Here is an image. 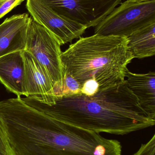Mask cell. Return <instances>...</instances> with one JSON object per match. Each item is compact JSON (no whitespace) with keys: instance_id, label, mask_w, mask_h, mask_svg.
I'll use <instances>...</instances> for the list:
<instances>
[{"instance_id":"obj_2","label":"cell","mask_w":155,"mask_h":155,"mask_svg":"<svg viewBox=\"0 0 155 155\" xmlns=\"http://www.w3.org/2000/svg\"><path fill=\"white\" fill-rule=\"evenodd\" d=\"M127 37L94 34L80 37L62 52L63 75L80 84L94 79L99 90L123 83L127 66L134 59L127 47Z\"/></svg>"},{"instance_id":"obj_12","label":"cell","mask_w":155,"mask_h":155,"mask_svg":"<svg viewBox=\"0 0 155 155\" xmlns=\"http://www.w3.org/2000/svg\"><path fill=\"white\" fill-rule=\"evenodd\" d=\"M81 88L80 84L72 76L69 74H64L62 87L58 97L82 93Z\"/></svg>"},{"instance_id":"obj_15","label":"cell","mask_w":155,"mask_h":155,"mask_svg":"<svg viewBox=\"0 0 155 155\" xmlns=\"http://www.w3.org/2000/svg\"><path fill=\"white\" fill-rule=\"evenodd\" d=\"M99 84L94 79L86 81L81 88V93L88 96L93 95L99 91Z\"/></svg>"},{"instance_id":"obj_5","label":"cell","mask_w":155,"mask_h":155,"mask_svg":"<svg viewBox=\"0 0 155 155\" xmlns=\"http://www.w3.org/2000/svg\"><path fill=\"white\" fill-rule=\"evenodd\" d=\"M63 17L88 28L95 27L123 0H40Z\"/></svg>"},{"instance_id":"obj_10","label":"cell","mask_w":155,"mask_h":155,"mask_svg":"<svg viewBox=\"0 0 155 155\" xmlns=\"http://www.w3.org/2000/svg\"><path fill=\"white\" fill-rule=\"evenodd\" d=\"M126 80L129 89L143 110L155 118V73L135 74L127 69Z\"/></svg>"},{"instance_id":"obj_11","label":"cell","mask_w":155,"mask_h":155,"mask_svg":"<svg viewBox=\"0 0 155 155\" xmlns=\"http://www.w3.org/2000/svg\"><path fill=\"white\" fill-rule=\"evenodd\" d=\"M127 47L134 58L143 59L155 54V23L133 33L127 37Z\"/></svg>"},{"instance_id":"obj_7","label":"cell","mask_w":155,"mask_h":155,"mask_svg":"<svg viewBox=\"0 0 155 155\" xmlns=\"http://www.w3.org/2000/svg\"><path fill=\"white\" fill-rule=\"evenodd\" d=\"M23 54L26 97L48 105L54 104L57 97L53 84L48 74L29 52L25 50Z\"/></svg>"},{"instance_id":"obj_9","label":"cell","mask_w":155,"mask_h":155,"mask_svg":"<svg viewBox=\"0 0 155 155\" xmlns=\"http://www.w3.org/2000/svg\"><path fill=\"white\" fill-rule=\"evenodd\" d=\"M23 51H16L0 57V82L17 97L27 96Z\"/></svg>"},{"instance_id":"obj_1","label":"cell","mask_w":155,"mask_h":155,"mask_svg":"<svg viewBox=\"0 0 155 155\" xmlns=\"http://www.w3.org/2000/svg\"><path fill=\"white\" fill-rule=\"evenodd\" d=\"M22 99L58 121L98 134L123 135L155 124V118L141 107L126 80L91 96L80 93L58 97L52 105L30 97Z\"/></svg>"},{"instance_id":"obj_14","label":"cell","mask_w":155,"mask_h":155,"mask_svg":"<svg viewBox=\"0 0 155 155\" xmlns=\"http://www.w3.org/2000/svg\"><path fill=\"white\" fill-rule=\"evenodd\" d=\"M25 0H0V19Z\"/></svg>"},{"instance_id":"obj_3","label":"cell","mask_w":155,"mask_h":155,"mask_svg":"<svg viewBox=\"0 0 155 155\" xmlns=\"http://www.w3.org/2000/svg\"><path fill=\"white\" fill-rule=\"evenodd\" d=\"M155 23V0L120 4L95 27L94 34L127 37L133 33Z\"/></svg>"},{"instance_id":"obj_13","label":"cell","mask_w":155,"mask_h":155,"mask_svg":"<svg viewBox=\"0 0 155 155\" xmlns=\"http://www.w3.org/2000/svg\"><path fill=\"white\" fill-rule=\"evenodd\" d=\"M0 155H15L8 137L0 124Z\"/></svg>"},{"instance_id":"obj_4","label":"cell","mask_w":155,"mask_h":155,"mask_svg":"<svg viewBox=\"0 0 155 155\" xmlns=\"http://www.w3.org/2000/svg\"><path fill=\"white\" fill-rule=\"evenodd\" d=\"M60 42L45 28L32 20L27 30L25 51L44 68L52 80L56 97L63 81Z\"/></svg>"},{"instance_id":"obj_16","label":"cell","mask_w":155,"mask_h":155,"mask_svg":"<svg viewBox=\"0 0 155 155\" xmlns=\"http://www.w3.org/2000/svg\"><path fill=\"white\" fill-rule=\"evenodd\" d=\"M133 155H155V134L147 143L142 144L139 150Z\"/></svg>"},{"instance_id":"obj_6","label":"cell","mask_w":155,"mask_h":155,"mask_svg":"<svg viewBox=\"0 0 155 155\" xmlns=\"http://www.w3.org/2000/svg\"><path fill=\"white\" fill-rule=\"evenodd\" d=\"M26 6L33 20L49 31L62 45L80 38L87 29L57 14L40 0H27Z\"/></svg>"},{"instance_id":"obj_17","label":"cell","mask_w":155,"mask_h":155,"mask_svg":"<svg viewBox=\"0 0 155 155\" xmlns=\"http://www.w3.org/2000/svg\"><path fill=\"white\" fill-rule=\"evenodd\" d=\"M133 2H150V1H154V0H131Z\"/></svg>"},{"instance_id":"obj_8","label":"cell","mask_w":155,"mask_h":155,"mask_svg":"<svg viewBox=\"0 0 155 155\" xmlns=\"http://www.w3.org/2000/svg\"><path fill=\"white\" fill-rule=\"evenodd\" d=\"M32 20L27 13L14 15L0 24V57L25 50L27 30Z\"/></svg>"}]
</instances>
